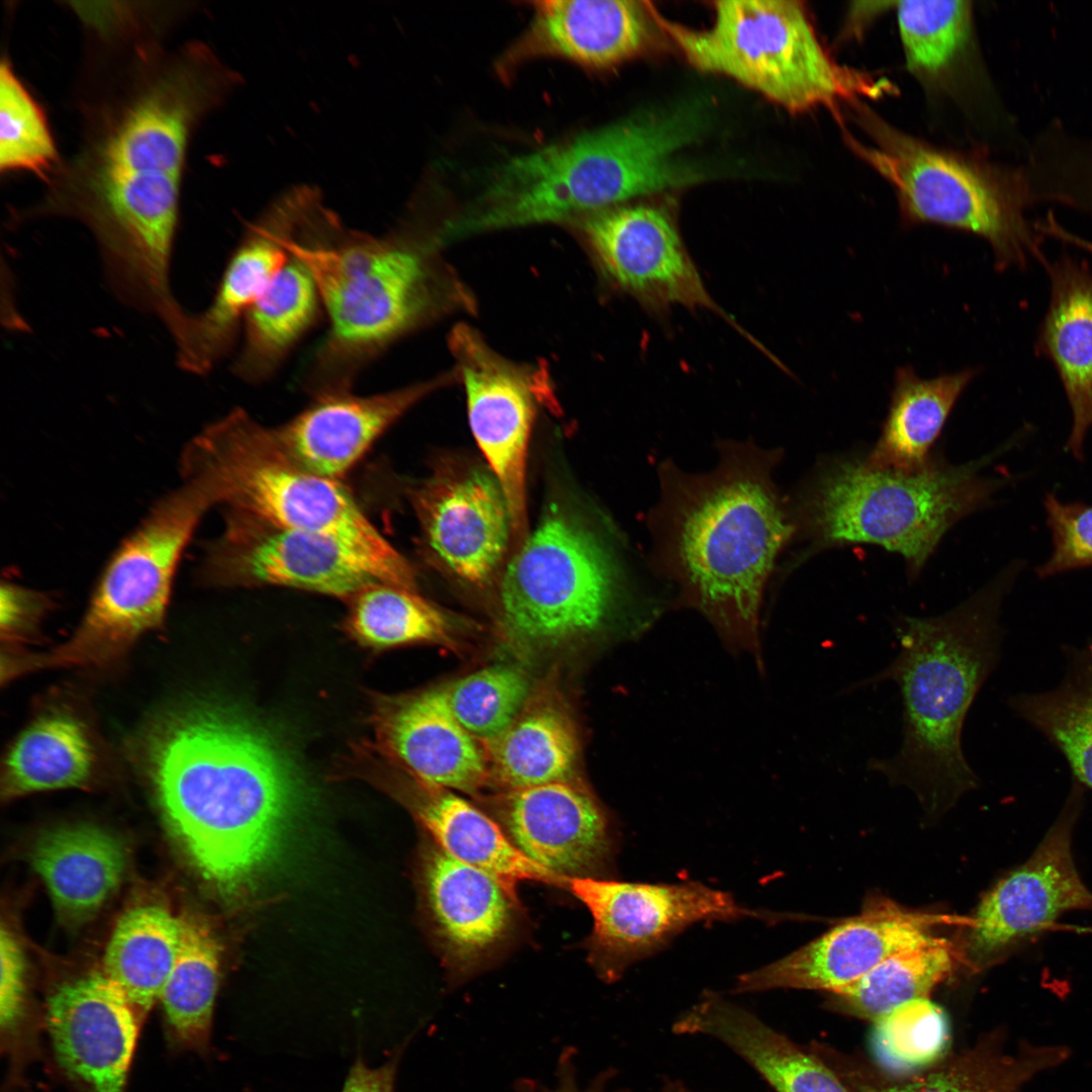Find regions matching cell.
Returning <instances> with one entry per match:
<instances>
[{"mask_svg": "<svg viewBox=\"0 0 1092 1092\" xmlns=\"http://www.w3.org/2000/svg\"><path fill=\"white\" fill-rule=\"evenodd\" d=\"M1064 187L1068 206L1092 216V140L1081 146L1070 159Z\"/></svg>", "mask_w": 1092, "mask_h": 1092, "instance_id": "obj_48", "label": "cell"}, {"mask_svg": "<svg viewBox=\"0 0 1092 1092\" xmlns=\"http://www.w3.org/2000/svg\"><path fill=\"white\" fill-rule=\"evenodd\" d=\"M849 108L867 141L845 131V144L892 186L905 225L934 224L980 237L1000 270L1040 259L1041 234L1025 215L1031 201L1021 167L930 145L861 101Z\"/></svg>", "mask_w": 1092, "mask_h": 1092, "instance_id": "obj_9", "label": "cell"}, {"mask_svg": "<svg viewBox=\"0 0 1092 1092\" xmlns=\"http://www.w3.org/2000/svg\"><path fill=\"white\" fill-rule=\"evenodd\" d=\"M297 210L276 208L245 234L229 258L209 305L199 313H189L174 341L181 369L207 374L233 350L248 311L289 258L288 242L302 215Z\"/></svg>", "mask_w": 1092, "mask_h": 1092, "instance_id": "obj_24", "label": "cell"}, {"mask_svg": "<svg viewBox=\"0 0 1092 1092\" xmlns=\"http://www.w3.org/2000/svg\"><path fill=\"white\" fill-rule=\"evenodd\" d=\"M625 570L590 528L551 507L509 561L499 589L502 628L528 649L599 631L625 592Z\"/></svg>", "mask_w": 1092, "mask_h": 1092, "instance_id": "obj_12", "label": "cell"}, {"mask_svg": "<svg viewBox=\"0 0 1092 1092\" xmlns=\"http://www.w3.org/2000/svg\"><path fill=\"white\" fill-rule=\"evenodd\" d=\"M407 495L430 555L465 581H487L513 532L507 498L491 470L443 463Z\"/></svg>", "mask_w": 1092, "mask_h": 1092, "instance_id": "obj_19", "label": "cell"}, {"mask_svg": "<svg viewBox=\"0 0 1092 1092\" xmlns=\"http://www.w3.org/2000/svg\"><path fill=\"white\" fill-rule=\"evenodd\" d=\"M30 859L59 921L73 929L96 916L118 890L126 869L121 839L91 824L47 830L35 840Z\"/></svg>", "mask_w": 1092, "mask_h": 1092, "instance_id": "obj_30", "label": "cell"}, {"mask_svg": "<svg viewBox=\"0 0 1092 1092\" xmlns=\"http://www.w3.org/2000/svg\"><path fill=\"white\" fill-rule=\"evenodd\" d=\"M220 534L203 550L197 574L219 586L275 585L349 599L381 581L339 542L226 509Z\"/></svg>", "mask_w": 1092, "mask_h": 1092, "instance_id": "obj_14", "label": "cell"}, {"mask_svg": "<svg viewBox=\"0 0 1092 1092\" xmlns=\"http://www.w3.org/2000/svg\"><path fill=\"white\" fill-rule=\"evenodd\" d=\"M486 746L489 776L506 791L574 783L577 734L566 713L552 704L526 706Z\"/></svg>", "mask_w": 1092, "mask_h": 1092, "instance_id": "obj_34", "label": "cell"}, {"mask_svg": "<svg viewBox=\"0 0 1092 1092\" xmlns=\"http://www.w3.org/2000/svg\"><path fill=\"white\" fill-rule=\"evenodd\" d=\"M1043 507L1052 533L1053 552L1036 569L1049 577L1073 569L1092 566V505L1064 503L1054 493L1045 494Z\"/></svg>", "mask_w": 1092, "mask_h": 1092, "instance_id": "obj_45", "label": "cell"}, {"mask_svg": "<svg viewBox=\"0 0 1092 1092\" xmlns=\"http://www.w3.org/2000/svg\"><path fill=\"white\" fill-rule=\"evenodd\" d=\"M565 888L592 914V960L608 982L693 923L775 916L744 908L729 894L700 883L651 885L577 877L567 879Z\"/></svg>", "mask_w": 1092, "mask_h": 1092, "instance_id": "obj_15", "label": "cell"}, {"mask_svg": "<svg viewBox=\"0 0 1092 1092\" xmlns=\"http://www.w3.org/2000/svg\"><path fill=\"white\" fill-rule=\"evenodd\" d=\"M219 945L201 921L181 918L175 964L160 1000L171 1031L189 1049H207L218 987Z\"/></svg>", "mask_w": 1092, "mask_h": 1092, "instance_id": "obj_39", "label": "cell"}, {"mask_svg": "<svg viewBox=\"0 0 1092 1092\" xmlns=\"http://www.w3.org/2000/svg\"><path fill=\"white\" fill-rule=\"evenodd\" d=\"M400 1053L377 1068L357 1059L350 1068L342 1092H393Z\"/></svg>", "mask_w": 1092, "mask_h": 1092, "instance_id": "obj_50", "label": "cell"}, {"mask_svg": "<svg viewBox=\"0 0 1092 1092\" xmlns=\"http://www.w3.org/2000/svg\"><path fill=\"white\" fill-rule=\"evenodd\" d=\"M1060 685L1009 699L1011 709L1066 758L1075 781L1092 789V643L1068 648Z\"/></svg>", "mask_w": 1092, "mask_h": 1092, "instance_id": "obj_37", "label": "cell"}, {"mask_svg": "<svg viewBox=\"0 0 1092 1092\" xmlns=\"http://www.w3.org/2000/svg\"><path fill=\"white\" fill-rule=\"evenodd\" d=\"M195 79L161 78L122 115L98 150L81 194L60 210L94 234L109 285L128 295L169 286Z\"/></svg>", "mask_w": 1092, "mask_h": 1092, "instance_id": "obj_5", "label": "cell"}, {"mask_svg": "<svg viewBox=\"0 0 1092 1092\" xmlns=\"http://www.w3.org/2000/svg\"><path fill=\"white\" fill-rule=\"evenodd\" d=\"M447 380L443 376L369 395L345 391L316 396L289 421L267 426V431L291 462L341 480L398 419Z\"/></svg>", "mask_w": 1092, "mask_h": 1092, "instance_id": "obj_23", "label": "cell"}, {"mask_svg": "<svg viewBox=\"0 0 1092 1092\" xmlns=\"http://www.w3.org/2000/svg\"><path fill=\"white\" fill-rule=\"evenodd\" d=\"M0 599L1 632L8 639L29 632L51 606L47 594L8 579L1 582Z\"/></svg>", "mask_w": 1092, "mask_h": 1092, "instance_id": "obj_47", "label": "cell"}, {"mask_svg": "<svg viewBox=\"0 0 1092 1092\" xmlns=\"http://www.w3.org/2000/svg\"><path fill=\"white\" fill-rule=\"evenodd\" d=\"M464 383L473 437L508 502L513 533L527 534L526 463L537 401L553 395L542 371L510 363L466 325L449 338Z\"/></svg>", "mask_w": 1092, "mask_h": 1092, "instance_id": "obj_16", "label": "cell"}, {"mask_svg": "<svg viewBox=\"0 0 1092 1092\" xmlns=\"http://www.w3.org/2000/svg\"><path fill=\"white\" fill-rule=\"evenodd\" d=\"M660 1092H695L679 1082H671L665 1085Z\"/></svg>", "mask_w": 1092, "mask_h": 1092, "instance_id": "obj_51", "label": "cell"}, {"mask_svg": "<svg viewBox=\"0 0 1092 1092\" xmlns=\"http://www.w3.org/2000/svg\"><path fill=\"white\" fill-rule=\"evenodd\" d=\"M375 722L384 751L421 785L473 794L489 777L487 755L455 717L445 689L387 703Z\"/></svg>", "mask_w": 1092, "mask_h": 1092, "instance_id": "obj_26", "label": "cell"}, {"mask_svg": "<svg viewBox=\"0 0 1092 1092\" xmlns=\"http://www.w3.org/2000/svg\"><path fill=\"white\" fill-rule=\"evenodd\" d=\"M533 18L500 61V70L542 56L608 69L644 52L659 29L652 5L633 0L533 2Z\"/></svg>", "mask_w": 1092, "mask_h": 1092, "instance_id": "obj_25", "label": "cell"}, {"mask_svg": "<svg viewBox=\"0 0 1092 1092\" xmlns=\"http://www.w3.org/2000/svg\"><path fill=\"white\" fill-rule=\"evenodd\" d=\"M498 824L532 862L565 881L598 877L613 852L607 813L586 789L557 782L506 791Z\"/></svg>", "mask_w": 1092, "mask_h": 1092, "instance_id": "obj_20", "label": "cell"}, {"mask_svg": "<svg viewBox=\"0 0 1092 1092\" xmlns=\"http://www.w3.org/2000/svg\"><path fill=\"white\" fill-rule=\"evenodd\" d=\"M457 720L479 742L500 736L527 706L531 682L516 665L494 664L444 688Z\"/></svg>", "mask_w": 1092, "mask_h": 1092, "instance_id": "obj_42", "label": "cell"}, {"mask_svg": "<svg viewBox=\"0 0 1092 1092\" xmlns=\"http://www.w3.org/2000/svg\"><path fill=\"white\" fill-rule=\"evenodd\" d=\"M655 21L697 69L730 77L791 112L828 108L838 113L862 97L894 91L885 79L838 64L819 39L800 1L714 2L709 28Z\"/></svg>", "mask_w": 1092, "mask_h": 1092, "instance_id": "obj_10", "label": "cell"}, {"mask_svg": "<svg viewBox=\"0 0 1092 1092\" xmlns=\"http://www.w3.org/2000/svg\"><path fill=\"white\" fill-rule=\"evenodd\" d=\"M141 1017L105 974L61 986L47 1023L58 1062L89 1092H124Z\"/></svg>", "mask_w": 1092, "mask_h": 1092, "instance_id": "obj_21", "label": "cell"}, {"mask_svg": "<svg viewBox=\"0 0 1092 1092\" xmlns=\"http://www.w3.org/2000/svg\"><path fill=\"white\" fill-rule=\"evenodd\" d=\"M716 448L705 472L659 463V494L646 517L649 566L731 645L758 655L763 595L797 532L774 477L782 453L751 440Z\"/></svg>", "mask_w": 1092, "mask_h": 1092, "instance_id": "obj_1", "label": "cell"}, {"mask_svg": "<svg viewBox=\"0 0 1092 1092\" xmlns=\"http://www.w3.org/2000/svg\"><path fill=\"white\" fill-rule=\"evenodd\" d=\"M183 480L211 507L253 514L331 538L356 554L382 582L417 590L410 562L385 539L341 480L302 469L283 455L267 426L235 408L185 446Z\"/></svg>", "mask_w": 1092, "mask_h": 1092, "instance_id": "obj_8", "label": "cell"}, {"mask_svg": "<svg viewBox=\"0 0 1092 1092\" xmlns=\"http://www.w3.org/2000/svg\"><path fill=\"white\" fill-rule=\"evenodd\" d=\"M181 939V918L159 906L127 910L117 921L104 958V974L141 1019L161 998Z\"/></svg>", "mask_w": 1092, "mask_h": 1092, "instance_id": "obj_36", "label": "cell"}, {"mask_svg": "<svg viewBox=\"0 0 1092 1092\" xmlns=\"http://www.w3.org/2000/svg\"><path fill=\"white\" fill-rule=\"evenodd\" d=\"M672 1030L720 1041L746 1062L774 1092H850L809 1045L798 1044L718 995H706L679 1016Z\"/></svg>", "mask_w": 1092, "mask_h": 1092, "instance_id": "obj_28", "label": "cell"}, {"mask_svg": "<svg viewBox=\"0 0 1092 1092\" xmlns=\"http://www.w3.org/2000/svg\"><path fill=\"white\" fill-rule=\"evenodd\" d=\"M348 600V630L365 645L383 648L415 642H452L451 621L418 590L377 581Z\"/></svg>", "mask_w": 1092, "mask_h": 1092, "instance_id": "obj_40", "label": "cell"}, {"mask_svg": "<svg viewBox=\"0 0 1092 1092\" xmlns=\"http://www.w3.org/2000/svg\"><path fill=\"white\" fill-rule=\"evenodd\" d=\"M573 1056L574 1052L568 1050L560 1055L555 1083L552 1086L523 1080L517 1084V1092H609L610 1081L614 1074L611 1071H605L593 1079L588 1085L581 1087L577 1080Z\"/></svg>", "mask_w": 1092, "mask_h": 1092, "instance_id": "obj_49", "label": "cell"}, {"mask_svg": "<svg viewBox=\"0 0 1092 1092\" xmlns=\"http://www.w3.org/2000/svg\"><path fill=\"white\" fill-rule=\"evenodd\" d=\"M708 123L704 104L686 101L513 157L488 177L465 230L472 235L589 215L697 183L706 171L678 154Z\"/></svg>", "mask_w": 1092, "mask_h": 1092, "instance_id": "obj_4", "label": "cell"}, {"mask_svg": "<svg viewBox=\"0 0 1092 1092\" xmlns=\"http://www.w3.org/2000/svg\"><path fill=\"white\" fill-rule=\"evenodd\" d=\"M583 232L605 276L641 304L705 308L730 320L709 294L666 208L622 204L587 215Z\"/></svg>", "mask_w": 1092, "mask_h": 1092, "instance_id": "obj_17", "label": "cell"}, {"mask_svg": "<svg viewBox=\"0 0 1092 1092\" xmlns=\"http://www.w3.org/2000/svg\"><path fill=\"white\" fill-rule=\"evenodd\" d=\"M0 1021L2 1028L10 1029L22 1012L25 963L19 943L4 926L0 931Z\"/></svg>", "mask_w": 1092, "mask_h": 1092, "instance_id": "obj_46", "label": "cell"}, {"mask_svg": "<svg viewBox=\"0 0 1092 1092\" xmlns=\"http://www.w3.org/2000/svg\"><path fill=\"white\" fill-rule=\"evenodd\" d=\"M1020 565L954 609L933 617H900L899 649L881 671L847 689L895 682L903 704L897 752L869 761L892 784L913 789L931 809L946 806L978 785L962 744L967 714L995 669L1003 631L1001 604Z\"/></svg>", "mask_w": 1092, "mask_h": 1092, "instance_id": "obj_3", "label": "cell"}, {"mask_svg": "<svg viewBox=\"0 0 1092 1092\" xmlns=\"http://www.w3.org/2000/svg\"><path fill=\"white\" fill-rule=\"evenodd\" d=\"M424 876L445 952L459 969H469L509 932L516 891L437 845L427 855Z\"/></svg>", "mask_w": 1092, "mask_h": 1092, "instance_id": "obj_27", "label": "cell"}, {"mask_svg": "<svg viewBox=\"0 0 1092 1092\" xmlns=\"http://www.w3.org/2000/svg\"><path fill=\"white\" fill-rule=\"evenodd\" d=\"M970 921V917L917 912L886 898H873L857 916L791 954L740 976L735 992L785 988L830 994L857 981L893 953L931 935L932 927L968 926Z\"/></svg>", "mask_w": 1092, "mask_h": 1092, "instance_id": "obj_18", "label": "cell"}, {"mask_svg": "<svg viewBox=\"0 0 1092 1092\" xmlns=\"http://www.w3.org/2000/svg\"><path fill=\"white\" fill-rule=\"evenodd\" d=\"M209 508L189 480L158 499L106 562L72 637L47 653L24 655L22 671L104 664L159 628L182 555Z\"/></svg>", "mask_w": 1092, "mask_h": 1092, "instance_id": "obj_11", "label": "cell"}, {"mask_svg": "<svg viewBox=\"0 0 1092 1092\" xmlns=\"http://www.w3.org/2000/svg\"><path fill=\"white\" fill-rule=\"evenodd\" d=\"M809 1046L850 1092H1020L1034 1077L1061 1066L1070 1056L1065 1045L1026 1041L1011 1052L1003 1027H998L930 1069L901 1077L828 1043L816 1041Z\"/></svg>", "mask_w": 1092, "mask_h": 1092, "instance_id": "obj_22", "label": "cell"}, {"mask_svg": "<svg viewBox=\"0 0 1092 1092\" xmlns=\"http://www.w3.org/2000/svg\"><path fill=\"white\" fill-rule=\"evenodd\" d=\"M964 957L949 939L929 935L885 959L852 984L830 993L826 1007L876 1022L897 1007L929 998Z\"/></svg>", "mask_w": 1092, "mask_h": 1092, "instance_id": "obj_35", "label": "cell"}, {"mask_svg": "<svg viewBox=\"0 0 1092 1092\" xmlns=\"http://www.w3.org/2000/svg\"><path fill=\"white\" fill-rule=\"evenodd\" d=\"M991 456L961 465L930 460L914 471L878 468L864 459L823 462L789 499L806 554L867 543L900 554L918 574L943 535L985 507L1002 480L980 475Z\"/></svg>", "mask_w": 1092, "mask_h": 1092, "instance_id": "obj_7", "label": "cell"}, {"mask_svg": "<svg viewBox=\"0 0 1092 1092\" xmlns=\"http://www.w3.org/2000/svg\"><path fill=\"white\" fill-rule=\"evenodd\" d=\"M92 764L90 741L77 720L62 714L41 717L19 735L7 753L2 798L80 787L88 781Z\"/></svg>", "mask_w": 1092, "mask_h": 1092, "instance_id": "obj_38", "label": "cell"}, {"mask_svg": "<svg viewBox=\"0 0 1092 1092\" xmlns=\"http://www.w3.org/2000/svg\"><path fill=\"white\" fill-rule=\"evenodd\" d=\"M1083 789L1073 784L1059 817L1029 857L982 897L963 946L964 963L973 971L995 965L1051 929L1064 914L1092 911V891L1072 849Z\"/></svg>", "mask_w": 1092, "mask_h": 1092, "instance_id": "obj_13", "label": "cell"}, {"mask_svg": "<svg viewBox=\"0 0 1092 1092\" xmlns=\"http://www.w3.org/2000/svg\"><path fill=\"white\" fill-rule=\"evenodd\" d=\"M56 161L44 115L10 66L0 69V169L42 174Z\"/></svg>", "mask_w": 1092, "mask_h": 1092, "instance_id": "obj_43", "label": "cell"}, {"mask_svg": "<svg viewBox=\"0 0 1092 1092\" xmlns=\"http://www.w3.org/2000/svg\"><path fill=\"white\" fill-rule=\"evenodd\" d=\"M1038 262L1051 297L1036 348L1058 372L1073 416L1067 449L1082 459L1092 427V269L1067 254L1053 261L1043 255Z\"/></svg>", "mask_w": 1092, "mask_h": 1092, "instance_id": "obj_29", "label": "cell"}, {"mask_svg": "<svg viewBox=\"0 0 1092 1092\" xmlns=\"http://www.w3.org/2000/svg\"><path fill=\"white\" fill-rule=\"evenodd\" d=\"M875 1024V1042L881 1057L897 1067L931 1063L946 1043L944 1014L929 998L905 1003Z\"/></svg>", "mask_w": 1092, "mask_h": 1092, "instance_id": "obj_44", "label": "cell"}, {"mask_svg": "<svg viewBox=\"0 0 1092 1092\" xmlns=\"http://www.w3.org/2000/svg\"><path fill=\"white\" fill-rule=\"evenodd\" d=\"M145 767L171 836L200 876L235 895L272 856L296 794L294 767L240 714L193 703L146 735Z\"/></svg>", "mask_w": 1092, "mask_h": 1092, "instance_id": "obj_2", "label": "cell"}, {"mask_svg": "<svg viewBox=\"0 0 1092 1092\" xmlns=\"http://www.w3.org/2000/svg\"><path fill=\"white\" fill-rule=\"evenodd\" d=\"M323 311L313 276L290 254L244 320L242 345L232 365L235 376L252 384L268 380Z\"/></svg>", "mask_w": 1092, "mask_h": 1092, "instance_id": "obj_31", "label": "cell"}, {"mask_svg": "<svg viewBox=\"0 0 1092 1092\" xmlns=\"http://www.w3.org/2000/svg\"><path fill=\"white\" fill-rule=\"evenodd\" d=\"M288 252L313 276L329 321L300 376L313 397L352 391L360 373L436 307L429 247L406 236L359 234L331 216L306 215Z\"/></svg>", "mask_w": 1092, "mask_h": 1092, "instance_id": "obj_6", "label": "cell"}, {"mask_svg": "<svg viewBox=\"0 0 1092 1092\" xmlns=\"http://www.w3.org/2000/svg\"><path fill=\"white\" fill-rule=\"evenodd\" d=\"M977 373V369L967 368L923 378L911 366L899 367L881 435L864 461L874 467L903 471L928 464L932 446Z\"/></svg>", "mask_w": 1092, "mask_h": 1092, "instance_id": "obj_32", "label": "cell"}, {"mask_svg": "<svg viewBox=\"0 0 1092 1092\" xmlns=\"http://www.w3.org/2000/svg\"><path fill=\"white\" fill-rule=\"evenodd\" d=\"M417 816L436 845L452 857L483 870L516 891L521 881L566 886L528 859L500 825L453 791L421 785Z\"/></svg>", "mask_w": 1092, "mask_h": 1092, "instance_id": "obj_33", "label": "cell"}, {"mask_svg": "<svg viewBox=\"0 0 1092 1092\" xmlns=\"http://www.w3.org/2000/svg\"><path fill=\"white\" fill-rule=\"evenodd\" d=\"M908 69L922 81L942 77L970 42V1L894 3Z\"/></svg>", "mask_w": 1092, "mask_h": 1092, "instance_id": "obj_41", "label": "cell"}]
</instances>
